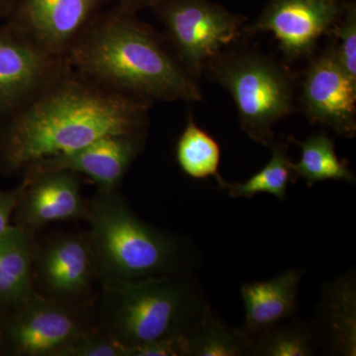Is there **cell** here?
Segmentation results:
<instances>
[{"label": "cell", "mask_w": 356, "mask_h": 356, "mask_svg": "<svg viewBox=\"0 0 356 356\" xmlns=\"http://www.w3.org/2000/svg\"><path fill=\"white\" fill-rule=\"evenodd\" d=\"M287 321L250 337L252 355H313L318 346L315 331L303 323Z\"/></svg>", "instance_id": "cell-22"}, {"label": "cell", "mask_w": 356, "mask_h": 356, "mask_svg": "<svg viewBox=\"0 0 356 356\" xmlns=\"http://www.w3.org/2000/svg\"><path fill=\"white\" fill-rule=\"evenodd\" d=\"M8 327L14 353L24 356H60L77 337L88 331L72 309L56 299L33 293L15 307Z\"/></svg>", "instance_id": "cell-11"}, {"label": "cell", "mask_w": 356, "mask_h": 356, "mask_svg": "<svg viewBox=\"0 0 356 356\" xmlns=\"http://www.w3.org/2000/svg\"><path fill=\"white\" fill-rule=\"evenodd\" d=\"M205 69L231 93L248 137L270 146L274 126L291 113L294 105V77L289 70L252 51L221 53Z\"/></svg>", "instance_id": "cell-5"}, {"label": "cell", "mask_w": 356, "mask_h": 356, "mask_svg": "<svg viewBox=\"0 0 356 356\" xmlns=\"http://www.w3.org/2000/svg\"><path fill=\"white\" fill-rule=\"evenodd\" d=\"M16 212L19 227L33 233L50 222L86 218L88 204L76 173L42 172L26 175Z\"/></svg>", "instance_id": "cell-13"}, {"label": "cell", "mask_w": 356, "mask_h": 356, "mask_svg": "<svg viewBox=\"0 0 356 356\" xmlns=\"http://www.w3.org/2000/svg\"><path fill=\"white\" fill-rule=\"evenodd\" d=\"M322 332L334 355H356V287L346 274L325 285L320 304Z\"/></svg>", "instance_id": "cell-16"}, {"label": "cell", "mask_w": 356, "mask_h": 356, "mask_svg": "<svg viewBox=\"0 0 356 356\" xmlns=\"http://www.w3.org/2000/svg\"><path fill=\"white\" fill-rule=\"evenodd\" d=\"M185 355H189L188 344H187L185 334L165 337V339L127 348V356Z\"/></svg>", "instance_id": "cell-25"}, {"label": "cell", "mask_w": 356, "mask_h": 356, "mask_svg": "<svg viewBox=\"0 0 356 356\" xmlns=\"http://www.w3.org/2000/svg\"><path fill=\"white\" fill-rule=\"evenodd\" d=\"M339 41L334 46L339 62L348 76L356 81V4L344 1L343 13L330 30Z\"/></svg>", "instance_id": "cell-23"}, {"label": "cell", "mask_w": 356, "mask_h": 356, "mask_svg": "<svg viewBox=\"0 0 356 356\" xmlns=\"http://www.w3.org/2000/svg\"><path fill=\"white\" fill-rule=\"evenodd\" d=\"M145 133L117 134L91 143L74 153L44 159L28 168L26 175L48 172L81 173L99 185L116 189L144 147Z\"/></svg>", "instance_id": "cell-12"}, {"label": "cell", "mask_w": 356, "mask_h": 356, "mask_svg": "<svg viewBox=\"0 0 356 356\" xmlns=\"http://www.w3.org/2000/svg\"><path fill=\"white\" fill-rule=\"evenodd\" d=\"M15 2L16 0H0V9L4 8V7H9V8H13Z\"/></svg>", "instance_id": "cell-28"}, {"label": "cell", "mask_w": 356, "mask_h": 356, "mask_svg": "<svg viewBox=\"0 0 356 356\" xmlns=\"http://www.w3.org/2000/svg\"><path fill=\"white\" fill-rule=\"evenodd\" d=\"M149 103L65 70L0 131V163L9 172L64 156L117 134L145 133Z\"/></svg>", "instance_id": "cell-1"}, {"label": "cell", "mask_w": 356, "mask_h": 356, "mask_svg": "<svg viewBox=\"0 0 356 356\" xmlns=\"http://www.w3.org/2000/svg\"><path fill=\"white\" fill-rule=\"evenodd\" d=\"M86 218L96 270L105 280L172 275L177 269V241L139 219L116 189H100Z\"/></svg>", "instance_id": "cell-3"}, {"label": "cell", "mask_w": 356, "mask_h": 356, "mask_svg": "<svg viewBox=\"0 0 356 356\" xmlns=\"http://www.w3.org/2000/svg\"><path fill=\"white\" fill-rule=\"evenodd\" d=\"M152 9L193 79L245 31V17L210 0H161Z\"/></svg>", "instance_id": "cell-6"}, {"label": "cell", "mask_w": 356, "mask_h": 356, "mask_svg": "<svg viewBox=\"0 0 356 356\" xmlns=\"http://www.w3.org/2000/svg\"><path fill=\"white\" fill-rule=\"evenodd\" d=\"M120 3L122 8L135 13L140 9L152 8L158 4L161 0H117Z\"/></svg>", "instance_id": "cell-27"}, {"label": "cell", "mask_w": 356, "mask_h": 356, "mask_svg": "<svg viewBox=\"0 0 356 356\" xmlns=\"http://www.w3.org/2000/svg\"><path fill=\"white\" fill-rule=\"evenodd\" d=\"M32 233L11 226L0 238V305L17 307L35 292Z\"/></svg>", "instance_id": "cell-17"}, {"label": "cell", "mask_w": 356, "mask_h": 356, "mask_svg": "<svg viewBox=\"0 0 356 356\" xmlns=\"http://www.w3.org/2000/svg\"><path fill=\"white\" fill-rule=\"evenodd\" d=\"M105 281L104 330L127 348L185 334L207 305L191 284L173 274Z\"/></svg>", "instance_id": "cell-4"}, {"label": "cell", "mask_w": 356, "mask_h": 356, "mask_svg": "<svg viewBox=\"0 0 356 356\" xmlns=\"http://www.w3.org/2000/svg\"><path fill=\"white\" fill-rule=\"evenodd\" d=\"M303 275V270L291 268L273 280L243 285L241 296L245 316L243 331L250 339L295 315Z\"/></svg>", "instance_id": "cell-15"}, {"label": "cell", "mask_w": 356, "mask_h": 356, "mask_svg": "<svg viewBox=\"0 0 356 356\" xmlns=\"http://www.w3.org/2000/svg\"><path fill=\"white\" fill-rule=\"evenodd\" d=\"M302 105L309 120L343 137L356 133V81L348 76L334 46L312 60L303 79Z\"/></svg>", "instance_id": "cell-10"}, {"label": "cell", "mask_w": 356, "mask_h": 356, "mask_svg": "<svg viewBox=\"0 0 356 356\" xmlns=\"http://www.w3.org/2000/svg\"><path fill=\"white\" fill-rule=\"evenodd\" d=\"M39 282L54 299H72L88 291L96 270L88 238L62 236L35 252Z\"/></svg>", "instance_id": "cell-14"}, {"label": "cell", "mask_w": 356, "mask_h": 356, "mask_svg": "<svg viewBox=\"0 0 356 356\" xmlns=\"http://www.w3.org/2000/svg\"><path fill=\"white\" fill-rule=\"evenodd\" d=\"M60 356H127V346L106 332L86 331L70 344Z\"/></svg>", "instance_id": "cell-24"}, {"label": "cell", "mask_w": 356, "mask_h": 356, "mask_svg": "<svg viewBox=\"0 0 356 356\" xmlns=\"http://www.w3.org/2000/svg\"><path fill=\"white\" fill-rule=\"evenodd\" d=\"M271 158L268 163L243 182L229 184V195L233 198H254L257 194H270L274 197L284 200L288 184L294 182L291 159L288 156V145L284 142L270 144Z\"/></svg>", "instance_id": "cell-21"}, {"label": "cell", "mask_w": 356, "mask_h": 356, "mask_svg": "<svg viewBox=\"0 0 356 356\" xmlns=\"http://www.w3.org/2000/svg\"><path fill=\"white\" fill-rule=\"evenodd\" d=\"M341 0H269L245 32H270L288 60L308 57L343 13Z\"/></svg>", "instance_id": "cell-7"}, {"label": "cell", "mask_w": 356, "mask_h": 356, "mask_svg": "<svg viewBox=\"0 0 356 356\" xmlns=\"http://www.w3.org/2000/svg\"><path fill=\"white\" fill-rule=\"evenodd\" d=\"M104 0H16L10 29L55 57L70 47L95 19Z\"/></svg>", "instance_id": "cell-8"}, {"label": "cell", "mask_w": 356, "mask_h": 356, "mask_svg": "<svg viewBox=\"0 0 356 356\" xmlns=\"http://www.w3.org/2000/svg\"><path fill=\"white\" fill-rule=\"evenodd\" d=\"M65 60L89 81L142 102L203 98L193 77L154 30L122 7L96 16Z\"/></svg>", "instance_id": "cell-2"}, {"label": "cell", "mask_w": 356, "mask_h": 356, "mask_svg": "<svg viewBox=\"0 0 356 356\" xmlns=\"http://www.w3.org/2000/svg\"><path fill=\"white\" fill-rule=\"evenodd\" d=\"M178 165L187 177L194 179L213 177L221 188L226 189L229 182L219 172L221 149L217 140L199 127L189 117L184 132L177 144Z\"/></svg>", "instance_id": "cell-20"}, {"label": "cell", "mask_w": 356, "mask_h": 356, "mask_svg": "<svg viewBox=\"0 0 356 356\" xmlns=\"http://www.w3.org/2000/svg\"><path fill=\"white\" fill-rule=\"evenodd\" d=\"M24 189V182L11 191H0V238L10 228V218L16 211Z\"/></svg>", "instance_id": "cell-26"}, {"label": "cell", "mask_w": 356, "mask_h": 356, "mask_svg": "<svg viewBox=\"0 0 356 356\" xmlns=\"http://www.w3.org/2000/svg\"><path fill=\"white\" fill-rule=\"evenodd\" d=\"M67 67L64 58L47 53L10 28L0 30V114L17 111Z\"/></svg>", "instance_id": "cell-9"}, {"label": "cell", "mask_w": 356, "mask_h": 356, "mask_svg": "<svg viewBox=\"0 0 356 356\" xmlns=\"http://www.w3.org/2000/svg\"><path fill=\"white\" fill-rule=\"evenodd\" d=\"M189 355H252V341L243 329L222 323L209 306L203 310L185 332Z\"/></svg>", "instance_id": "cell-18"}, {"label": "cell", "mask_w": 356, "mask_h": 356, "mask_svg": "<svg viewBox=\"0 0 356 356\" xmlns=\"http://www.w3.org/2000/svg\"><path fill=\"white\" fill-rule=\"evenodd\" d=\"M301 149V159L298 163H292L294 182L300 178L306 180L309 187L317 182L336 180L348 184H355V173L346 161L337 158L334 140L325 134H316L305 140L290 138Z\"/></svg>", "instance_id": "cell-19"}]
</instances>
